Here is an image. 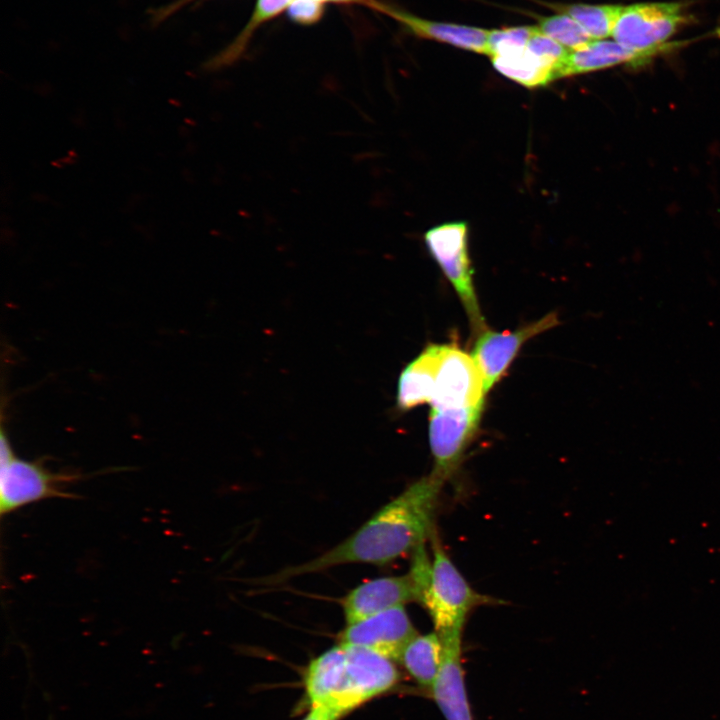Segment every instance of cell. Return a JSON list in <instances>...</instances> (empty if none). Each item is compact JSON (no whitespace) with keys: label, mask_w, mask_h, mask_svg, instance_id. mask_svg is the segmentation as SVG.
I'll return each instance as SVG.
<instances>
[{"label":"cell","mask_w":720,"mask_h":720,"mask_svg":"<svg viewBox=\"0 0 720 720\" xmlns=\"http://www.w3.org/2000/svg\"><path fill=\"white\" fill-rule=\"evenodd\" d=\"M292 0H256L251 17L236 38L217 55L213 56L205 67L215 70L236 61L246 50L255 31L264 23L274 19L286 10Z\"/></svg>","instance_id":"17"},{"label":"cell","mask_w":720,"mask_h":720,"mask_svg":"<svg viewBox=\"0 0 720 720\" xmlns=\"http://www.w3.org/2000/svg\"><path fill=\"white\" fill-rule=\"evenodd\" d=\"M427 249L460 298L475 333L486 328L477 301L473 271L468 253V225L448 222L429 229L424 235Z\"/></svg>","instance_id":"6"},{"label":"cell","mask_w":720,"mask_h":720,"mask_svg":"<svg viewBox=\"0 0 720 720\" xmlns=\"http://www.w3.org/2000/svg\"><path fill=\"white\" fill-rule=\"evenodd\" d=\"M339 717L323 706H312L302 720H338Z\"/></svg>","instance_id":"24"},{"label":"cell","mask_w":720,"mask_h":720,"mask_svg":"<svg viewBox=\"0 0 720 720\" xmlns=\"http://www.w3.org/2000/svg\"><path fill=\"white\" fill-rule=\"evenodd\" d=\"M432 544L430 576L419 603L428 611L438 634L462 631L471 610L500 602L478 593L469 585L446 554L436 533Z\"/></svg>","instance_id":"3"},{"label":"cell","mask_w":720,"mask_h":720,"mask_svg":"<svg viewBox=\"0 0 720 720\" xmlns=\"http://www.w3.org/2000/svg\"><path fill=\"white\" fill-rule=\"evenodd\" d=\"M689 18L680 2L631 4L623 7L612 36L617 43L630 50L662 54L686 43L667 40Z\"/></svg>","instance_id":"5"},{"label":"cell","mask_w":720,"mask_h":720,"mask_svg":"<svg viewBox=\"0 0 720 720\" xmlns=\"http://www.w3.org/2000/svg\"><path fill=\"white\" fill-rule=\"evenodd\" d=\"M393 659L372 649L338 644L313 658L304 673L305 698L339 718L397 685Z\"/></svg>","instance_id":"2"},{"label":"cell","mask_w":720,"mask_h":720,"mask_svg":"<svg viewBox=\"0 0 720 720\" xmlns=\"http://www.w3.org/2000/svg\"><path fill=\"white\" fill-rule=\"evenodd\" d=\"M659 54L653 51L630 50L615 40H592L581 48L568 51L558 66L556 80L624 63L640 66Z\"/></svg>","instance_id":"14"},{"label":"cell","mask_w":720,"mask_h":720,"mask_svg":"<svg viewBox=\"0 0 720 720\" xmlns=\"http://www.w3.org/2000/svg\"><path fill=\"white\" fill-rule=\"evenodd\" d=\"M483 405L431 408L429 443L434 460L431 471L445 482L459 467L480 424Z\"/></svg>","instance_id":"7"},{"label":"cell","mask_w":720,"mask_h":720,"mask_svg":"<svg viewBox=\"0 0 720 720\" xmlns=\"http://www.w3.org/2000/svg\"><path fill=\"white\" fill-rule=\"evenodd\" d=\"M442 661L431 695L446 720H473L461 662L462 631L438 634Z\"/></svg>","instance_id":"12"},{"label":"cell","mask_w":720,"mask_h":720,"mask_svg":"<svg viewBox=\"0 0 720 720\" xmlns=\"http://www.w3.org/2000/svg\"><path fill=\"white\" fill-rule=\"evenodd\" d=\"M417 634L404 606H397L346 624L339 634V643L366 647L398 660L405 646Z\"/></svg>","instance_id":"10"},{"label":"cell","mask_w":720,"mask_h":720,"mask_svg":"<svg viewBox=\"0 0 720 720\" xmlns=\"http://www.w3.org/2000/svg\"><path fill=\"white\" fill-rule=\"evenodd\" d=\"M537 26H516L489 30L486 55L491 57L524 50Z\"/></svg>","instance_id":"21"},{"label":"cell","mask_w":720,"mask_h":720,"mask_svg":"<svg viewBox=\"0 0 720 720\" xmlns=\"http://www.w3.org/2000/svg\"><path fill=\"white\" fill-rule=\"evenodd\" d=\"M200 0H174L166 5L158 7L151 12V19L154 25L160 24L173 16L187 5Z\"/></svg>","instance_id":"23"},{"label":"cell","mask_w":720,"mask_h":720,"mask_svg":"<svg viewBox=\"0 0 720 720\" xmlns=\"http://www.w3.org/2000/svg\"><path fill=\"white\" fill-rule=\"evenodd\" d=\"M0 514L50 498H74L67 491L79 475L52 472L42 463L18 458L4 431H1Z\"/></svg>","instance_id":"4"},{"label":"cell","mask_w":720,"mask_h":720,"mask_svg":"<svg viewBox=\"0 0 720 720\" xmlns=\"http://www.w3.org/2000/svg\"><path fill=\"white\" fill-rule=\"evenodd\" d=\"M324 3L322 0H292L285 11L293 23L311 26L323 17Z\"/></svg>","instance_id":"22"},{"label":"cell","mask_w":720,"mask_h":720,"mask_svg":"<svg viewBox=\"0 0 720 720\" xmlns=\"http://www.w3.org/2000/svg\"><path fill=\"white\" fill-rule=\"evenodd\" d=\"M443 344H430L402 371L397 390L400 409L430 403Z\"/></svg>","instance_id":"15"},{"label":"cell","mask_w":720,"mask_h":720,"mask_svg":"<svg viewBox=\"0 0 720 720\" xmlns=\"http://www.w3.org/2000/svg\"><path fill=\"white\" fill-rule=\"evenodd\" d=\"M557 324V314L552 312L514 331H482L471 356L481 373L484 393L487 395L499 381L526 341Z\"/></svg>","instance_id":"9"},{"label":"cell","mask_w":720,"mask_h":720,"mask_svg":"<svg viewBox=\"0 0 720 720\" xmlns=\"http://www.w3.org/2000/svg\"><path fill=\"white\" fill-rule=\"evenodd\" d=\"M553 10L573 18L593 40L612 36L617 20L623 10L617 4L565 3L549 4Z\"/></svg>","instance_id":"19"},{"label":"cell","mask_w":720,"mask_h":720,"mask_svg":"<svg viewBox=\"0 0 720 720\" xmlns=\"http://www.w3.org/2000/svg\"><path fill=\"white\" fill-rule=\"evenodd\" d=\"M397 661L419 686L431 691L442 661V642L438 633L417 634Z\"/></svg>","instance_id":"16"},{"label":"cell","mask_w":720,"mask_h":720,"mask_svg":"<svg viewBox=\"0 0 720 720\" xmlns=\"http://www.w3.org/2000/svg\"><path fill=\"white\" fill-rule=\"evenodd\" d=\"M443 484L432 473L423 476L382 506L348 538L316 558L263 579V584H277L344 564L384 565L413 552L435 534V514Z\"/></svg>","instance_id":"1"},{"label":"cell","mask_w":720,"mask_h":720,"mask_svg":"<svg viewBox=\"0 0 720 720\" xmlns=\"http://www.w3.org/2000/svg\"><path fill=\"white\" fill-rule=\"evenodd\" d=\"M494 68L505 77L528 88L544 86L555 78V70L534 55L524 50L491 57Z\"/></svg>","instance_id":"18"},{"label":"cell","mask_w":720,"mask_h":720,"mask_svg":"<svg viewBox=\"0 0 720 720\" xmlns=\"http://www.w3.org/2000/svg\"><path fill=\"white\" fill-rule=\"evenodd\" d=\"M367 6L391 17L418 38L434 40L471 52H487V29L425 19L377 0H369Z\"/></svg>","instance_id":"13"},{"label":"cell","mask_w":720,"mask_h":720,"mask_svg":"<svg viewBox=\"0 0 720 720\" xmlns=\"http://www.w3.org/2000/svg\"><path fill=\"white\" fill-rule=\"evenodd\" d=\"M539 30L568 50L581 48L593 39L569 15L557 12L549 16H537Z\"/></svg>","instance_id":"20"},{"label":"cell","mask_w":720,"mask_h":720,"mask_svg":"<svg viewBox=\"0 0 720 720\" xmlns=\"http://www.w3.org/2000/svg\"><path fill=\"white\" fill-rule=\"evenodd\" d=\"M411 601H419V592L408 572L358 585L344 597L342 608L346 624H352Z\"/></svg>","instance_id":"11"},{"label":"cell","mask_w":720,"mask_h":720,"mask_svg":"<svg viewBox=\"0 0 720 720\" xmlns=\"http://www.w3.org/2000/svg\"><path fill=\"white\" fill-rule=\"evenodd\" d=\"M481 373L471 356L455 345L443 344L431 408H462L484 405Z\"/></svg>","instance_id":"8"}]
</instances>
